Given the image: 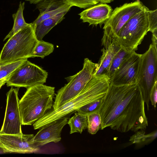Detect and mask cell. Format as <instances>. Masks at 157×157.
<instances>
[{
	"label": "cell",
	"instance_id": "obj_1",
	"mask_svg": "<svg viewBox=\"0 0 157 157\" xmlns=\"http://www.w3.org/2000/svg\"><path fill=\"white\" fill-rule=\"evenodd\" d=\"M144 103L137 84H110L99 110L100 129L109 127L122 133L144 131L148 124Z\"/></svg>",
	"mask_w": 157,
	"mask_h": 157
},
{
	"label": "cell",
	"instance_id": "obj_2",
	"mask_svg": "<svg viewBox=\"0 0 157 157\" xmlns=\"http://www.w3.org/2000/svg\"><path fill=\"white\" fill-rule=\"evenodd\" d=\"M110 84L105 75L93 76L83 90L77 95L56 109L48 111L33 124L34 129L41 127L76 111L84 105L104 98Z\"/></svg>",
	"mask_w": 157,
	"mask_h": 157
},
{
	"label": "cell",
	"instance_id": "obj_3",
	"mask_svg": "<svg viewBox=\"0 0 157 157\" xmlns=\"http://www.w3.org/2000/svg\"><path fill=\"white\" fill-rule=\"evenodd\" d=\"M55 88L44 84L27 88L19 100V106L22 125H32L51 109Z\"/></svg>",
	"mask_w": 157,
	"mask_h": 157
},
{
	"label": "cell",
	"instance_id": "obj_4",
	"mask_svg": "<svg viewBox=\"0 0 157 157\" xmlns=\"http://www.w3.org/2000/svg\"><path fill=\"white\" fill-rule=\"evenodd\" d=\"M32 23L8 39L0 53V66L23 59L33 58L38 40Z\"/></svg>",
	"mask_w": 157,
	"mask_h": 157
},
{
	"label": "cell",
	"instance_id": "obj_5",
	"mask_svg": "<svg viewBox=\"0 0 157 157\" xmlns=\"http://www.w3.org/2000/svg\"><path fill=\"white\" fill-rule=\"evenodd\" d=\"M148 9L145 6L142 10L130 18L114 39L125 50L129 52L136 51L149 31L147 13Z\"/></svg>",
	"mask_w": 157,
	"mask_h": 157
},
{
	"label": "cell",
	"instance_id": "obj_6",
	"mask_svg": "<svg viewBox=\"0 0 157 157\" xmlns=\"http://www.w3.org/2000/svg\"><path fill=\"white\" fill-rule=\"evenodd\" d=\"M97 66L98 63L85 58L82 69L75 75L66 78L68 83L55 94L53 109L58 108L78 94L92 77Z\"/></svg>",
	"mask_w": 157,
	"mask_h": 157
},
{
	"label": "cell",
	"instance_id": "obj_7",
	"mask_svg": "<svg viewBox=\"0 0 157 157\" xmlns=\"http://www.w3.org/2000/svg\"><path fill=\"white\" fill-rule=\"evenodd\" d=\"M145 6L139 0L126 3L116 7L104 24L101 44L107 48L117 36L124 25L132 17L142 10Z\"/></svg>",
	"mask_w": 157,
	"mask_h": 157
},
{
	"label": "cell",
	"instance_id": "obj_8",
	"mask_svg": "<svg viewBox=\"0 0 157 157\" xmlns=\"http://www.w3.org/2000/svg\"><path fill=\"white\" fill-rule=\"evenodd\" d=\"M157 80V45L151 43L148 50L141 54L137 84L149 109L150 94Z\"/></svg>",
	"mask_w": 157,
	"mask_h": 157
},
{
	"label": "cell",
	"instance_id": "obj_9",
	"mask_svg": "<svg viewBox=\"0 0 157 157\" xmlns=\"http://www.w3.org/2000/svg\"><path fill=\"white\" fill-rule=\"evenodd\" d=\"M48 72L28 59L7 78V86L29 87L46 82Z\"/></svg>",
	"mask_w": 157,
	"mask_h": 157
},
{
	"label": "cell",
	"instance_id": "obj_10",
	"mask_svg": "<svg viewBox=\"0 0 157 157\" xmlns=\"http://www.w3.org/2000/svg\"><path fill=\"white\" fill-rule=\"evenodd\" d=\"M19 87H12L6 93V105L4 121L0 133L21 134V122L18 97Z\"/></svg>",
	"mask_w": 157,
	"mask_h": 157
},
{
	"label": "cell",
	"instance_id": "obj_11",
	"mask_svg": "<svg viewBox=\"0 0 157 157\" xmlns=\"http://www.w3.org/2000/svg\"><path fill=\"white\" fill-rule=\"evenodd\" d=\"M141 55L133 52L116 69L109 79L110 84L115 86L137 84Z\"/></svg>",
	"mask_w": 157,
	"mask_h": 157
},
{
	"label": "cell",
	"instance_id": "obj_12",
	"mask_svg": "<svg viewBox=\"0 0 157 157\" xmlns=\"http://www.w3.org/2000/svg\"><path fill=\"white\" fill-rule=\"evenodd\" d=\"M33 134L0 133V146L6 153H30L39 150L33 142Z\"/></svg>",
	"mask_w": 157,
	"mask_h": 157
},
{
	"label": "cell",
	"instance_id": "obj_13",
	"mask_svg": "<svg viewBox=\"0 0 157 157\" xmlns=\"http://www.w3.org/2000/svg\"><path fill=\"white\" fill-rule=\"evenodd\" d=\"M68 120L67 117H63L40 128L33 137L34 144L38 147L50 142H59L61 139V134L62 130L67 124Z\"/></svg>",
	"mask_w": 157,
	"mask_h": 157
},
{
	"label": "cell",
	"instance_id": "obj_14",
	"mask_svg": "<svg viewBox=\"0 0 157 157\" xmlns=\"http://www.w3.org/2000/svg\"><path fill=\"white\" fill-rule=\"evenodd\" d=\"M113 11L110 6L100 3L86 9L78 15L83 22L88 23L89 25H99L101 27L109 18Z\"/></svg>",
	"mask_w": 157,
	"mask_h": 157
},
{
	"label": "cell",
	"instance_id": "obj_15",
	"mask_svg": "<svg viewBox=\"0 0 157 157\" xmlns=\"http://www.w3.org/2000/svg\"><path fill=\"white\" fill-rule=\"evenodd\" d=\"M121 48L117 42L113 39L107 48H103L101 50L102 55L94 71V76L106 75L114 56Z\"/></svg>",
	"mask_w": 157,
	"mask_h": 157
},
{
	"label": "cell",
	"instance_id": "obj_16",
	"mask_svg": "<svg viewBox=\"0 0 157 157\" xmlns=\"http://www.w3.org/2000/svg\"><path fill=\"white\" fill-rule=\"evenodd\" d=\"M68 11H64L45 20L36 26L35 33L38 41L43 40V38L55 26L60 23L64 18Z\"/></svg>",
	"mask_w": 157,
	"mask_h": 157
},
{
	"label": "cell",
	"instance_id": "obj_17",
	"mask_svg": "<svg viewBox=\"0 0 157 157\" xmlns=\"http://www.w3.org/2000/svg\"><path fill=\"white\" fill-rule=\"evenodd\" d=\"M25 4L24 2L22 3L20 2L17 12L13 14L14 21L13 26L11 30L4 38V41L9 38L20 30L31 25V23H27L24 18L23 11L25 8Z\"/></svg>",
	"mask_w": 157,
	"mask_h": 157
},
{
	"label": "cell",
	"instance_id": "obj_18",
	"mask_svg": "<svg viewBox=\"0 0 157 157\" xmlns=\"http://www.w3.org/2000/svg\"><path fill=\"white\" fill-rule=\"evenodd\" d=\"M67 124L70 128V134L75 132L81 133L83 130L87 128V116L76 112L74 115L68 120Z\"/></svg>",
	"mask_w": 157,
	"mask_h": 157
},
{
	"label": "cell",
	"instance_id": "obj_19",
	"mask_svg": "<svg viewBox=\"0 0 157 157\" xmlns=\"http://www.w3.org/2000/svg\"><path fill=\"white\" fill-rule=\"evenodd\" d=\"M133 52L126 51L121 47L117 52L114 56L106 74L109 79L122 63Z\"/></svg>",
	"mask_w": 157,
	"mask_h": 157
},
{
	"label": "cell",
	"instance_id": "obj_20",
	"mask_svg": "<svg viewBox=\"0 0 157 157\" xmlns=\"http://www.w3.org/2000/svg\"><path fill=\"white\" fill-rule=\"evenodd\" d=\"M68 5L65 0H42L36 4V7L40 14Z\"/></svg>",
	"mask_w": 157,
	"mask_h": 157
},
{
	"label": "cell",
	"instance_id": "obj_21",
	"mask_svg": "<svg viewBox=\"0 0 157 157\" xmlns=\"http://www.w3.org/2000/svg\"><path fill=\"white\" fill-rule=\"evenodd\" d=\"M54 50V45L51 43L44 41H39L35 48L33 58L40 57L43 59L52 53Z\"/></svg>",
	"mask_w": 157,
	"mask_h": 157
},
{
	"label": "cell",
	"instance_id": "obj_22",
	"mask_svg": "<svg viewBox=\"0 0 157 157\" xmlns=\"http://www.w3.org/2000/svg\"><path fill=\"white\" fill-rule=\"evenodd\" d=\"M88 131L92 135L95 134L101 128V116L99 112H95L87 116Z\"/></svg>",
	"mask_w": 157,
	"mask_h": 157
},
{
	"label": "cell",
	"instance_id": "obj_23",
	"mask_svg": "<svg viewBox=\"0 0 157 157\" xmlns=\"http://www.w3.org/2000/svg\"><path fill=\"white\" fill-rule=\"evenodd\" d=\"M104 97L96 100L84 105L77 109L76 111L79 114L87 116L92 113L99 112Z\"/></svg>",
	"mask_w": 157,
	"mask_h": 157
},
{
	"label": "cell",
	"instance_id": "obj_24",
	"mask_svg": "<svg viewBox=\"0 0 157 157\" xmlns=\"http://www.w3.org/2000/svg\"><path fill=\"white\" fill-rule=\"evenodd\" d=\"M28 59H23L0 66V80L8 77Z\"/></svg>",
	"mask_w": 157,
	"mask_h": 157
},
{
	"label": "cell",
	"instance_id": "obj_25",
	"mask_svg": "<svg viewBox=\"0 0 157 157\" xmlns=\"http://www.w3.org/2000/svg\"><path fill=\"white\" fill-rule=\"evenodd\" d=\"M71 7V6L68 5L53 10L39 14L37 18L32 23L36 26L42 21L53 17L59 13L64 11H68Z\"/></svg>",
	"mask_w": 157,
	"mask_h": 157
},
{
	"label": "cell",
	"instance_id": "obj_26",
	"mask_svg": "<svg viewBox=\"0 0 157 157\" xmlns=\"http://www.w3.org/2000/svg\"><path fill=\"white\" fill-rule=\"evenodd\" d=\"M72 7L76 6L81 8L87 9L100 2L99 0H65Z\"/></svg>",
	"mask_w": 157,
	"mask_h": 157
},
{
	"label": "cell",
	"instance_id": "obj_27",
	"mask_svg": "<svg viewBox=\"0 0 157 157\" xmlns=\"http://www.w3.org/2000/svg\"><path fill=\"white\" fill-rule=\"evenodd\" d=\"M131 137L130 141L133 143H140L146 141H152L156 137V131L155 132L148 135H144V131H140Z\"/></svg>",
	"mask_w": 157,
	"mask_h": 157
},
{
	"label": "cell",
	"instance_id": "obj_28",
	"mask_svg": "<svg viewBox=\"0 0 157 157\" xmlns=\"http://www.w3.org/2000/svg\"><path fill=\"white\" fill-rule=\"evenodd\" d=\"M149 23V31L157 36V10L147 11Z\"/></svg>",
	"mask_w": 157,
	"mask_h": 157
},
{
	"label": "cell",
	"instance_id": "obj_29",
	"mask_svg": "<svg viewBox=\"0 0 157 157\" xmlns=\"http://www.w3.org/2000/svg\"><path fill=\"white\" fill-rule=\"evenodd\" d=\"M157 82H156L155 83L154 86L150 96V100L151 102V104L155 108H156L157 101Z\"/></svg>",
	"mask_w": 157,
	"mask_h": 157
},
{
	"label": "cell",
	"instance_id": "obj_30",
	"mask_svg": "<svg viewBox=\"0 0 157 157\" xmlns=\"http://www.w3.org/2000/svg\"><path fill=\"white\" fill-rule=\"evenodd\" d=\"M7 78H6L0 80V89L6 83Z\"/></svg>",
	"mask_w": 157,
	"mask_h": 157
},
{
	"label": "cell",
	"instance_id": "obj_31",
	"mask_svg": "<svg viewBox=\"0 0 157 157\" xmlns=\"http://www.w3.org/2000/svg\"><path fill=\"white\" fill-rule=\"evenodd\" d=\"M42 0H25V1L29 2L31 4H36Z\"/></svg>",
	"mask_w": 157,
	"mask_h": 157
},
{
	"label": "cell",
	"instance_id": "obj_32",
	"mask_svg": "<svg viewBox=\"0 0 157 157\" xmlns=\"http://www.w3.org/2000/svg\"><path fill=\"white\" fill-rule=\"evenodd\" d=\"M114 0H99L101 3H109L113 1Z\"/></svg>",
	"mask_w": 157,
	"mask_h": 157
},
{
	"label": "cell",
	"instance_id": "obj_33",
	"mask_svg": "<svg viewBox=\"0 0 157 157\" xmlns=\"http://www.w3.org/2000/svg\"><path fill=\"white\" fill-rule=\"evenodd\" d=\"M6 153L5 152L4 149L0 146V154H4Z\"/></svg>",
	"mask_w": 157,
	"mask_h": 157
}]
</instances>
